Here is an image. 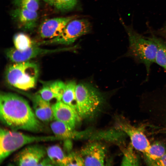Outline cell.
<instances>
[{
  "label": "cell",
  "mask_w": 166,
  "mask_h": 166,
  "mask_svg": "<svg viewBox=\"0 0 166 166\" xmlns=\"http://www.w3.org/2000/svg\"><path fill=\"white\" fill-rule=\"evenodd\" d=\"M0 119L3 124L12 130L34 132L45 130L27 101L15 93H1Z\"/></svg>",
  "instance_id": "cell-1"
},
{
  "label": "cell",
  "mask_w": 166,
  "mask_h": 166,
  "mask_svg": "<svg viewBox=\"0 0 166 166\" xmlns=\"http://www.w3.org/2000/svg\"><path fill=\"white\" fill-rule=\"evenodd\" d=\"M122 24L128 38L129 45L127 55L132 58L136 63L144 65L146 72L145 81H147L151 65L155 63L157 44L151 37L146 38L130 26L124 24L123 22Z\"/></svg>",
  "instance_id": "cell-2"
},
{
  "label": "cell",
  "mask_w": 166,
  "mask_h": 166,
  "mask_svg": "<svg viewBox=\"0 0 166 166\" xmlns=\"http://www.w3.org/2000/svg\"><path fill=\"white\" fill-rule=\"evenodd\" d=\"M39 74V67L35 63L29 61L13 63L6 68L5 78L12 86L26 91L35 87Z\"/></svg>",
  "instance_id": "cell-3"
},
{
  "label": "cell",
  "mask_w": 166,
  "mask_h": 166,
  "mask_svg": "<svg viewBox=\"0 0 166 166\" xmlns=\"http://www.w3.org/2000/svg\"><path fill=\"white\" fill-rule=\"evenodd\" d=\"M61 139L54 136H35L26 134L16 130L1 128L0 163L12 153L22 147L33 143L52 141Z\"/></svg>",
  "instance_id": "cell-4"
},
{
  "label": "cell",
  "mask_w": 166,
  "mask_h": 166,
  "mask_svg": "<svg viewBox=\"0 0 166 166\" xmlns=\"http://www.w3.org/2000/svg\"><path fill=\"white\" fill-rule=\"evenodd\" d=\"M77 112L80 118L91 117L101 105L103 99L101 93L89 84L80 83L76 89Z\"/></svg>",
  "instance_id": "cell-5"
},
{
  "label": "cell",
  "mask_w": 166,
  "mask_h": 166,
  "mask_svg": "<svg viewBox=\"0 0 166 166\" xmlns=\"http://www.w3.org/2000/svg\"><path fill=\"white\" fill-rule=\"evenodd\" d=\"M91 29V23L87 19L76 18L67 24L59 35L40 44L70 45L79 37L89 33Z\"/></svg>",
  "instance_id": "cell-6"
},
{
  "label": "cell",
  "mask_w": 166,
  "mask_h": 166,
  "mask_svg": "<svg viewBox=\"0 0 166 166\" xmlns=\"http://www.w3.org/2000/svg\"><path fill=\"white\" fill-rule=\"evenodd\" d=\"M47 154L46 149L39 144L25 147L18 152L14 158V162L18 166H38Z\"/></svg>",
  "instance_id": "cell-7"
},
{
  "label": "cell",
  "mask_w": 166,
  "mask_h": 166,
  "mask_svg": "<svg viewBox=\"0 0 166 166\" xmlns=\"http://www.w3.org/2000/svg\"><path fill=\"white\" fill-rule=\"evenodd\" d=\"M76 15L56 17L46 20L40 25L38 33L42 38L50 39L59 35L71 20L77 18Z\"/></svg>",
  "instance_id": "cell-8"
},
{
  "label": "cell",
  "mask_w": 166,
  "mask_h": 166,
  "mask_svg": "<svg viewBox=\"0 0 166 166\" xmlns=\"http://www.w3.org/2000/svg\"><path fill=\"white\" fill-rule=\"evenodd\" d=\"M79 153L84 166H103L106 156L105 147L97 142L89 143L81 149Z\"/></svg>",
  "instance_id": "cell-9"
},
{
  "label": "cell",
  "mask_w": 166,
  "mask_h": 166,
  "mask_svg": "<svg viewBox=\"0 0 166 166\" xmlns=\"http://www.w3.org/2000/svg\"><path fill=\"white\" fill-rule=\"evenodd\" d=\"M117 125L119 129L129 137L132 146L144 154L147 151L150 144L140 129L132 126L123 120L118 121Z\"/></svg>",
  "instance_id": "cell-10"
},
{
  "label": "cell",
  "mask_w": 166,
  "mask_h": 166,
  "mask_svg": "<svg viewBox=\"0 0 166 166\" xmlns=\"http://www.w3.org/2000/svg\"><path fill=\"white\" fill-rule=\"evenodd\" d=\"M61 49H49L42 48L34 45L24 50H20L14 48L7 49L5 52L7 57L13 63L29 61L41 55L57 52Z\"/></svg>",
  "instance_id": "cell-11"
},
{
  "label": "cell",
  "mask_w": 166,
  "mask_h": 166,
  "mask_svg": "<svg viewBox=\"0 0 166 166\" xmlns=\"http://www.w3.org/2000/svg\"><path fill=\"white\" fill-rule=\"evenodd\" d=\"M13 21L20 29L25 31H31L36 27L38 19L37 11L16 8L10 13Z\"/></svg>",
  "instance_id": "cell-12"
},
{
  "label": "cell",
  "mask_w": 166,
  "mask_h": 166,
  "mask_svg": "<svg viewBox=\"0 0 166 166\" xmlns=\"http://www.w3.org/2000/svg\"><path fill=\"white\" fill-rule=\"evenodd\" d=\"M54 119L60 121L70 128L74 129L76 121L80 118L77 112L61 101L51 105Z\"/></svg>",
  "instance_id": "cell-13"
},
{
  "label": "cell",
  "mask_w": 166,
  "mask_h": 166,
  "mask_svg": "<svg viewBox=\"0 0 166 166\" xmlns=\"http://www.w3.org/2000/svg\"><path fill=\"white\" fill-rule=\"evenodd\" d=\"M24 94L31 100L34 113L40 121L47 123L54 119L51 105L43 99L39 94L25 93Z\"/></svg>",
  "instance_id": "cell-14"
},
{
  "label": "cell",
  "mask_w": 166,
  "mask_h": 166,
  "mask_svg": "<svg viewBox=\"0 0 166 166\" xmlns=\"http://www.w3.org/2000/svg\"><path fill=\"white\" fill-rule=\"evenodd\" d=\"M50 125L54 135L61 140H70L81 137L85 132L75 131L64 123L55 119L51 121Z\"/></svg>",
  "instance_id": "cell-15"
},
{
  "label": "cell",
  "mask_w": 166,
  "mask_h": 166,
  "mask_svg": "<svg viewBox=\"0 0 166 166\" xmlns=\"http://www.w3.org/2000/svg\"><path fill=\"white\" fill-rule=\"evenodd\" d=\"M76 82L73 81L66 83L65 89L61 101L70 106L77 113L76 93Z\"/></svg>",
  "instance_id": "cell-16"
},
{
  "label": "cell",
  "mask_w": 166,
  "mask_h": 166,
  "mask_svg": "<svg viewBox=\"0 0 166 166\" xmlns=\"http://www.w3.org/2000/svg\"><path fill=\"white\" fill-rule=\"evenodd\" d=\"M151 38L156 43L157 47L155 63L162 67L166 72V42L154 35Z\"/></svg>",
  "instance_id": "cell-17"
},
{
  "label": "cell",
  "mask_w": 166,
  "mask_h": 166,
  "mask_svg": "<svg viewBox=\"0 0 166 166\" xmlns=\"http://www.w3.org/2000/svg\"><path fill=\"white\" fill-rule=\"evenodd\" d=\"M166 152V149L164 145L160 142H156L150 145L144 154L147 163L158 159Z\"/></svg>",
  "instance_id": "cell-18"
},
{
  "label": "cell",
  "mask_w": 166,
  "mask_h": 166,
  "mask_svg": "<svg viewBox=\"0 0 166 166\" xmlns=\"http://www.w3.org/2000/svg\"><path fill=\"white\" fill-rule=\"evenodd\" d=\"M13 41L14 48L20 50H25L35 45L29 36L22 32L15 34Z\"/></svg>",
  "instance_id": "cell-19"
},
{
  "label": "cell",
  "mask_w": 166,
  "mask_h": 166,
  "mask_svg": "<svg viewBox=\"0 0 166 166\" xmlns=\"http://www.w3.org/2000/svg\"><path fill=\"white\" fill-rule=\"evenodd\" d=\"M47 157L53 165L62 166L65 155L61 148L57 145L49 146L46 149Z\"/></svg>",
  "instance_id": "cell-20"
},
{
  "label": "cell",
  "mask_w": 166,
  "mask_h": 166,
  "mask_svg": "<svg viewBox=\"0 0 166 166\" xmlns=\"http://www.w3.org/2000/svg\"><path fill=\"white\" fill-rule=\"evenodd\" d=\"M16 8L37 11L39 8V0H13Z\"/></svg>",
  "instance_id": "cell-21"
},
{
  "label": "cell",
  "mask_w": 166,
  "mask_h": 166,
  "mask_svg": "<svg viewBox=\"0 0 166 166\" xmlns=\"http://www.w3.org/2000/svg\"><path fill=\"white\" fill-rule=\"evenodd\" d=\"M77 3V0H56L53 6L61 11H66L73 9Z\"/></svg>",
  "instance_id": "cell-22"
},
{
  "label": "cell",
  "mask_w": 166,
  "mask_h": 166,
  "mask_svg": "<svg viewBox=\"0 0 166 166\" xmlns=\"http://www.w3.org/2000/svg\"><path fill=\"white\" fill-rule=\"evenodd\" d=\"M62 166H84V164L79 153L71 152L66 156Z\"/></svg>",
  "instance_id": "cell-23"
},
{
  "label": "cell",
  "mask_w": 166,
  "mask_h": 166,
  "mask_svg": "<svg viewBox=\"0 0 166 166\" xmlns=\"http://www.w3.org/2000/svg\"><path fill=\"white\" fill-rule=\"evenodd\" d=\"M37 93L43 99L50 103L54 100L56 102L59 101L57 96L50 88L47 83L45 84Z\"/></svg>",
  "instance_id": "cell-24"
},
{
  "label": "cell",
  "mask_w": 166,
  "mask_h": 166,
  "mask_svg": "<svg viewBox=\"0 0 166 166\" xmlns=\"http://www.w3.org/2000/svg\"><path fill=\"white\" fill-rule=\"evenodd\" d=\"M122 165H138V161L137 156L132 151L131 147L128 148L124 151V156Z\"/></svg>",
  "instance_id": "cell-25"
},
{
  "label": "cell",
  "mask_w": 166,
  "mask_h": 166,
  "mask_svg": "<svg viewBox=\"0 0 166 166\" xmlns=\"http://www.w3.org/2000/svg\"><path fill=\"white\" fill-rule=\"evenodd\" d=\"M147 164L149 165L166 166V152L158 159Z\"/></svg>",
  "instance_id": "cell-26"
},
{
  "label": "cell",
  "mask_w": 166,
  "mask_h": 166,
  "mask_svg": "<svg viewBox=\"0 0 166 166\" xmlns=\"http://www.w3.org/2000/svg\"><path fill=\"white\" fill-rule=\"evenodd\" d=\"M56 0H43V1L49 5L53 6Z\"/></svg>",
  "instance_id": "cell-27"
},
{
  "label": "cell",
  "mask_w": 166,
  "mask_h": 166,
  "mask_svg": "<svg viewBox=\"0 0 166 166\" xmlns=\"http://www.w3.org/2000/svg\"><path fill=\"white\" fill-rule=\"evenodd\" d=\"M163 29L164 30H166V24L165 25L164 27L163 28Z\"/></svg>",
  "instance_id": "cell-28"
}]
</instances>
